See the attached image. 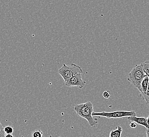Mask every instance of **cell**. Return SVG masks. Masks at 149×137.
I'll return each mask as SVG.
<instances>
[{"mask_svg":"<svg viewBox=\"0 0 149 137\" xmlns=\"http://www.w3.org/2000/svg\"><path fill=\"white\" fill-rule=\"evenodd\" d=\"M127 120L129 121H133L138 125L141 126H143L146 129L149 128L147 122H146V118L138 117L136 116H133L127 117Z\"/></svg>","mask_w":149,"mask_h":137,"instance_id":"6","label":"cell"},{"mask_svg":"<svg viewBox=\"0 0 149 137\" xmlns=\"http://www.w3.org/2000/svg\"><path fill=\"white\" fill-rule=\"evenodd\" d=\"M146 73L144 71L142 63L135 66L128 74L127 80L140 91L141 83Z\"/></svg>","mask_w":149,"mask_h":137,"instance_id":"2","label":"cell"},{"mask_svg":"<svg viewBox=\"0 0 149 137\" xmlns=\"http://www.w3.org/2000/svg\"><path fill=\"white\" fill-rule=\"evenodd\" d=\"M146 122H147L148 126H149V115L148 116V117L146 118Z\"/></svg>","mask_w":149,"mask_h":137,"instance_id":"18","label":"cell"},{"mask_svg":"<svg viewBox=\"0 0 149 137\" xmlns=\"http://www.w3.org/2000/svg\"><path fill=\"white\" fill-rule=\"evenodd\" d=\"M86 82L82 79V73H77L65 82V84L68 87H78L80 89L86 85Z\"/></svg>","mask_w":149,"mask_h":137,"instance_id":"5","label":"cell"},{"mask_svg":"<svg viewBox=\"0 0 149 137\" xmlns=\"http://www.w3.org/2000/svg\"><path fill=\"white\" fill-rule=\"evenodd\" d=\"M93 116L105 117L107 119H118L124 117H128L133 116H136L134 111L117 110L113 111L93 112Z\"/></svg>","mask_w":149,"mask_h":137,"instance_id":"4","label":"cell"},{"mask_svg":"<svg viewBox=\"0 0 149 137\" xmlns=\"http://www.w3.org/2000/svg\"><path fill=\"white\" fill-rule=\"evenodd\" d=\"M130 127L131 128H136V123L133 121H130Z\"/></svg>","mask_w":149,"mask_h":137,"instance_id":"15","label":"cell"},{"mask_svg":"<svg viewBox=\"0 0 149 137\" xmlns=\"http://www.w3.org/2000/svg\"><path fill=\"white\" fill-rule=\"evenodd\" d=\"M103 96L105 99H109L111 97V92L109 90H106L103 92Z\"/></svg>","mask_w":149,"mask_h":137,"instance_id":"13","label":"cell"},{"mask_svg":"<svg viewBox=\"0 0 149 137\" xmlns=\"http://www.w3.org/2000/svg\"><path fill=\"white\" fill-rule=\"evenodd\" d=\"M123 131L122 127L118 126L115 130H112L109 134V137H120Z\"/></svg>","mask_w":149,"mask_h":137,"instance_id":"8","label":"cell"},{"mask_svg":"<svg viewBox=\"0 0 149 137\" xmlns=\"http://www.w3.org/2000/svg\"><path fill=\"white\" fill-rule=\"evenodd\" d=\"M139 97L143 98V100L146 101V104L149 106V87H148L146 92L140 93Z\"/></svg>","mask_w":149,"mask_h":137,"instance_id":"9","label":"cell"},{"mask_svg":"<svg viewBox=\"0 0 149 137\" xmlns=\"http://www.w3.org/2000/svg\"><path fill=\"white\" fill-rule=\"evenodd\" d=\"M43 132L41 130H36L32 132V136L33 137H42L43 136Z\"/></svg>","mask_w":149,"mask_h":137,"instance_id":"11","label":"cell"},{"mask_svg":"<svg viewBox=\"0 0 149 137\" xmlns=\"http://www.w3.org/2000/svg\"><path fill=\"white\" fill-rule=\"evenodd\" d=\"M58 72L65 82L77 73H83V71L80 66L74 63H72L70 66L64 63L62 67L58 70Z\"/></svg>","mask_w":149,"mask_h":137,"instance_id":"3","label":"cell"},{"mask_svg":"<svg viewBox=\"0 0 149 137\" xmlns=\"http://www.w3.org/2000/svg\"><path fill=\"white\" fill-rule=\"evenodd\" d=\"M146 137H149V128L146 129Z\"/></svg>","mask_w":149,"mask_h":137,"instance_id":"16","label":"cell"},{"mask_svg":"<svg viewBox=\"0 0 149 137\" xmlns=\"http://www.w3.org/2000/svg\"><path fill=\"white\" fill-rule=\"evenodd\" d=\"M4 131L6 134H12L13 132V128L11 126H6L4 128Z\"/></svg>","mask_w":149,"mask_h":137,"instance_id":"12","label":"cell"},{"mask_svg":"<svg viewBox=\"0 0 149 137\" xmlns=\"http://www.w3.org/2000/svg\"><path fill=\"white\" fill-rule=\"evenodd\" d=\"M147 75H148V77H149V83H148V87H149V74H147Z\"/></svg>","mask_w":149,"mask_h":137,"instance_id":"19","label":"cell"},{"mask_svg":"<svg viewBox=\"0 0 149 137\" xmlns=\"http://www.w3.org/2000/svg\"><path fill=\"white\" fill-rule=\"evenodd\" d=\"M74 110L78 116L86 119L91 127L97 125V119H95L93 116L94 108L93 103L91 101L76 104L74 106Z\"/></svg>","mask_w":149,"mask_h":137,"instance_id":"1","label":"cell"},{"mask_svg":"<svg viewBox=\"0 0 149 137\" xmlns=\"http://www.w3.org/2000/svg\"><path fill=\"white\" fill-rule=\"evenodd\" d=\"M148 83H149V77L146 74V75L144 77L141 83L140 93L146 92L148 88Z\"/></svg>","mask_w":149,"mask_h":137,"instance_id":"7","label":"cell"},{"mask_svg":"<svg viewBox=\"0 0 149 137\" xmlns=\"http://www.w3.org/2000/svg\"><path fill=\"white\" fill-rule=\"evenodd\" d=\"M6 137H13V136L12 135V134H6Z\"/></svg>","mask_w":149,"mask_h":137,"instance_id":"17","label":"cell"},{"mask_svg":"<svg viewBox=\"0 0 149 137\" xmlns=\"http://www.w3.org/2000/svg\"><path fill=\"white\" fill-rule=\"evenodd\" d=\"M5 132L4 131V128L0 122V137H5Z\"/></svg>","mask_w":149,"mask_h":137,"instance_id":"14","label":"cell"},{"mask_svg":"<svg viewBox=\"0 0 149 137\" xmlns=\"http://www.w3.org/2000/svg\"><path fill=\"white\" fill-rule=\"evenodd\" d=\"M142 65L143 66L144 71L146 73V74L149 75V61H146L142 63Z\"/></svg>","mask_w":149,"mask_h":137,"instance_id":"10","label":"cell"}]
</instances>
